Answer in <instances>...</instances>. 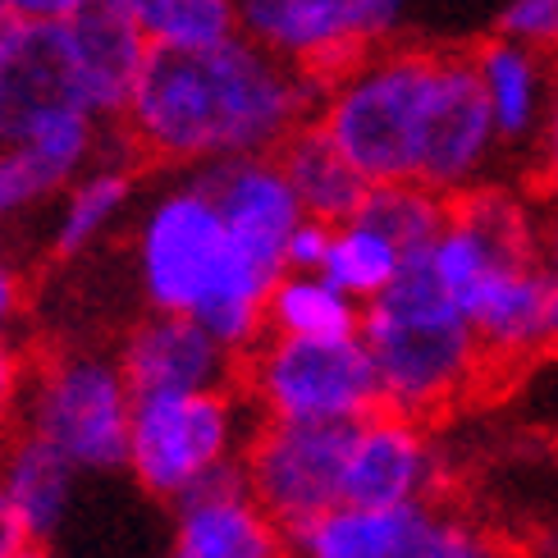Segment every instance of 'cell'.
Listing matches in <instances>:
<instances>
[{
  "label": "cell",
  "instance_id": "obj_14",
  "mask_svg": "<svg viewBox=\"0 0 558 558\" xmlns=\"http://www.w3.org/2000/svg\"><path fill=\"white\" fill-rule=\"evenodd\" d=\"M472 60H476V78L485 92V106H490L504 156L513 160V166L531 170L536 147L545 137V120H549L558 60L531 51V46L504 37V33L481 37L472 46Z\"/></svg>",
  "mask_w": 558,
  "mask_h": 558
},
{
  "label": "cell",
  "instance_id": "obj_31",
  "mask_svg": "<svg viewBox=\"0 0 558 558\" xmlns=\"http://www.w3.org/2000/svg\"><path fill=\"white\" fill-rule=\"evenodd\" d=\"M412 0H362V23H366V41H393L403 37V23H408Z\"/></svg>",
  "mask_w": 558,
  "mask_h": 558
},
{
  "label": "cell",
  "instance_id": "obj_19",
  "mask_svg": "<svg viewBox=\"0 0 558 558\" xmlns=\"http://www.w3.org/2000/svg\"><path fill=\"white\" fill-rule=\"evenodd\" d=\"M275 156H279V166H284L293 193L307 206V216H316V220L339 225L348 216H357V206L371 193L366 174L339 151V143L320 129V120H307L298 133H289Z\"/></svg>",
  "mask_w": 558,
  "mask_h": 558
},
{
  "label": "cell",
  "instance_id": "obj_27",
  "mask_svg": "<svg viewBox=\"0 0 558 558\" xmlns=\"http://www.w3.org/2000/svg\"><path fill=\"white\" fill-rule=\"evenodd\" d=\"M28 371L33 357L19 348V339H0V435L19 426V408H23V389H28Z\"/></svg>",
  "mask_w": 558,
  "mask_h": 558
},
{
  "label": "cell",
  "instance_id": "obj_9",
  "mask_svg": "<svg viewBox=\"0 0 558 558\" xmlns=\"http://www.w3.org/2000/svg\"><path fill=\"white\" fill-rule=\"evenodd\" d=\"M439 490H445V453H439L426 416L376 408L362 422H353L343 499L376 508H408V504H435Z\"/></svg>",
  "mask_w": 558,
  "mask_h": 558
},
{
  "label": "cell",
  "instance_id": "obj_24",
  "mask_svg": "<svg viewBox=\"0 0 558 558\" xmlns=\"http://www.w3.org/2000/svg\"><path fill=\"white\" fill-rule=\"evenodd\" d=\"M60 189L28 151H19L10 143H0V229H10L28 211H37L41 202H51Z\"/></svg>",
  "mask_w": 558,
  "mask_h": 558
},
{
  "label": "cell",
  "instance_id": "obj_36",
  "mask_svg": "<svg viewBox=\"0 0 558 558\" xmlns=\"http://www.w3.org/2000/svg\"><path fill=\"white\" fill-rule=\"evenodd\" d=\"M10 558H51V554H46V545H37V541H28V545H23L19 554H10Z\"/></svg>",
  "mask_w": 558,
  "mask_h": 558
},
{
  "label": "cell",
  "instance_id": "obj_18",
  "mask_svg": "<svg viewBox=\"0 0 558 558\" xmlns=\"http://www.w3.org/2000/svg\"><path fill=\"white\" fill-rule=\"evenodd\" d=\"M137 202V156L129 151V143H120V151H106L101 160L69 179L56 193V220L46 247H51L56 262H78L83 252L97 247L114 225H120Z\"/></svg>",
  "mask_w": 558,
  "mask_h": 558
},
{
  "label": "cell",
  "instance_id": "obj_13",
  "mask_svg": "<svg viewBox=\"0 0 558 558\" xmlns=\"http://www.w3.org/2000/svg\"><path fill=\"white\" fill-rule=\"evenodd\" d=\"M243 37L266 51L284 56L289 64L312 69L316 78H330L366 51L362 0H239Z\"/></svg>",
  "mask_w": 558,
  "mask_h": 558
},
{
  "label": "cell",
  "instance_id": "obj_7",
  "mask_svg": "<svg viewBox=\"0 0 558 558\" xmlns=\"http://www.w3.org/2000/svg\"><path fill=\"white\" fill-rule=\"evenodd\" d=\"M239 385L266 422L353 426L385 408L380 376L366 343L353 339H293L270 335L243 353Z\"/></svg>",
  "mask_w": 558,
  "mask_h": 558
},
{
  "label": "cell",
  "instance_id": "obj_25",
  "mask_svg": "<svg viewBox=\"0 0 558 558\" xmlns=\"http://www.w3.org/2000/svg\"><path fill=\"white\" fill-rule=\"evenodd\" d=\"M495 33L558 60V0H504Z\"/></svg>",
  "mask_w": 558,
  "mask_h": 558
},
{
  "label": "cell",
  "instance_id": "obj_6",
  "mask_svg": "<svg viewBox=\"0 0 558 558\" xmlns=\"http://www.w3.org/2000/svg\"><path fill=\"white\" fill-rule=\"evenodd\" d=\"M137 393L120 357L97 348H56L33 362L19 426L60 449L83 476L120 472L129 462Z\"/></svg>",
  "mask_w": 558,
  "mask_h": 558
},
{
  "label": "cell",
  "instance_id": "obj_29",
  "mask_svg": "<svg viewBox=\"0 0 558 558\" xmlns=\"http://www.w3.org/2000/svg\"><path fill=\"white\" fill-rule=\"evenodd\" d=\"M330 239H335V225L307 216L293 229V239L284 247V270H320L325 252H330Z\"/></svg>",
  "mask_w": 558,
  "mask_h": 558
},
{
  "label": "cell",
  "instance_id": "obj_3",
  "mask_svg": "<svg viewBox=\"0 0 558 558\" xmlns=\"http://www.w3.org/2000/svg\"><path fill=\"white\" fill-rule=\"evenodd\" d=\"M129 252L147 312L193 316L239 357L266 339L275 270L234 243L202 170H183L143 202Z\"/></svg>",
  "mask_w": 558,
  "mask_h": 558
},
{
  "label": "cell",
  "instance_id": "obj_32",
  "mask_svg": "<svg viewBox=\"0 0 558 558\" xmlns=\"http://www.w3.org/2000/svg\"><path fill=\"white\" fill-rule=\"evenodd\" d=\"M87 5H97V0H0V10H5L14 23H51V19H69Z\"/></svg>",
  "mask_w": 558,
  "mask_h": 558
},
{
  "label": "cell",
  "instance_id": "obj_10",
  "mask_svg": "<svg viewBox=\"0 0 558 558\" xmlns=\"http://www.w3.org/2000/svg\"><path fill=\"white\" fill-rule=\"evenodd\" d=\"M495 366L558 353V262L549 252L504 262L458 298Z\"/></svg>",
  "mask_w": 558,
  "mask_h": 558
},
{
  "label": "cell",
  "instance_id": "obj_5",
  "mask_svg": "<svg viewBox=\"0 0 558 558\" xmlns=\"http://www.w3.org/2000/svg\"><path fill=\"white\" fill-rule=\"evenodd\" d=\"M257 426L262 412L239 380L183 393H137L124 472L151 499L179 504L202 485L239 476Z\"/></svg>",
  "mask_w": 558,
  "mask_h": 558
},
{
  "label": "cell",
  "instance_id": "obj_16",
  "mask_svg": "<svg viewBox=\"0 0 558 558\" xmlns=\"http://www.w3.org/2000/svg\"><path fill=\"white\" fill-rule=\"evenodd\" d=\"M445 513L439 504L376 508L343 499L289 536L293 558H426Z\"/></svg>",
  "mask_w": 558,
  "mask_h": 558
},
{
  "label": "cell",
  "instance_id": "obj_21",
  "mask_svg": "<svg viewBox=\"0 0 558 558\" xmlns=\"http://www.w3.org/2000/svg\"><path fill=\"white\" fill-rule=\"evenodd\" d=\"M408 262H412L408 247L393 234H385L376 220L348 216V220L335 225V239H330V252H325L320 270L330 275L339 289L353 293L357 302H371L403 275Z\"/></svg>",
  "mask_w": 558,
  "mask_h": 558
},
{
  "label": "cell",
  "instance_id": "obj_11",
  "mask_svg": "<svg viewBox=\"0 0 558 558\" xmlns=\"http://www.w3.org/2000/svg\"><path fill=\"white\" fill-rule=\"evenodd\" d=\"M120 366L133 393H183L239 380V353L183 312H143L120 339Z\"/></svg>",
  "mask_w": 558,
  "mask_h": 558
},
{
  "label": "cell",
  "instance_id": "obj_2",
  "mask_svg": "<svg viewBox=\"0 0 558 558\" xmlns=\"http://www.w3.org/2000/svg\"><path fill=\"white\" fill-rule=\"evenodd\" d=\"M320 87L312 69L289 64L252 37L206 51L151 46L120 137L137 160L166 170H206L234 156H270L284 137L316 120Z\"/></svg>",
  "mask_w": 558,
  "mask_h": 558
},
{
  "label": "cell",
  "instance_id": "obj_33",
  "mask_svg": "<svg viewBox=\"0 0 558 558\" xmlns=\"http://www.w3.org/2000/svg\"><path fill=\"white\" fill-rule=\"evenodd\" d=\"M23 545H28V536H23V526H19V518H14V508H10L5 490H0V558L19 554Z\"/></svg>",
  "mask_w": 558,
  "mask_h": 558
},
{
  "label": "cell",
  "instance_id": "obj_20",
  "mask_svg": "<svg viewBox=\"0 0 558 558\" xmlns=\"http://www.w3.org/2000/svg\"><path fill=\"white\" fill-rule=\"evenodd\" d=\"M362 307L325 270H279L266 302L270 335L293 339H353L362 330Z\"/></svg>",
  "mask_w": 558,
  "mask_h": 558
},
{
  "label": "cell",
  "instance_id": "obj_1",
  "mask_svg": "<svg viewBox=\"0 0 558 558\" xmlns=\"http://www.w3.org/2000/svg\"><path fill=\"white\" fill-rule=\"evenodd\" d=\"M316 120L366 183H422L453 202L508 166L472 46H366L325 78Z\"/></svg>",
  "mask_w": 558,
  "mask_h": 558
},
{
  "label": "cell",
  "instance_id": "obj_17",
  "mask_svg": "<svg viewBox=\"0 0 558 558\" xmlns=\"http://www.w3.org/2000/svg\"><path fill=\"white\" fill-rule=\"evenodd\" d=\"M78 468L60 449H51L41 435L10 426L0 435V490H5L23 536L46 545L60 536L69 513H74Z\"/></svg>",
  "mask_w": 558,
  "mask_h": 558
},
{
  "label": "cell",
  "instance_id": "obj_34",
  "mask_svg": "<svg viewBox=\"0 0 558 558\" xmlns=\"http://www.w3.org/2000/svg\"><path fill=\"white\" fill-rule=\"evenodd\" d=\"M10 41H14V19L0 10V110H5V83H10Z\"/></svg>",
  "mask_w": 558,
  "mask_h": 558
},
{
  "label": "cell",
  "instance_id": "obj_23",
  "mask_svg": "<svg viewBox=\"0 0 558 558\" xmlns=\"http://www.w3.org/2000/svg\"><path fill=\"white\" fill-rule=\"evenodd\" d=\"M357 216L376 220L385 234L399 239L408 247V257H426L449 220V197L422 189V183H371Z\"/></svg>",
  "mask_w": 558,
  "mask_h": 558
},
{
  "label": "cell",
  "instance_id": "obj_37",
  "mask_svg": "<svg viewBox=\"0 0 558 558\" xmlns=\"http://www.w3.org/2000/svg\"><path fill=\"white\" fill-rule=\"evenodd\" d=\"M554 558H558V545H554Z\"/></svg>",
  "mask_w": 558,
  "mask_h": 558
},
{
  "label": "cell",
  "instance_id": "obj_28",
  "mask_svg": "<svg viewBox=\"0 0 558 558\" xmlns=\"http://www.w3.org/2000/svg\"><path fill=\"white\" fill-rule=\"evenodd\" d=\"M531 189H536L549 206H558V69H554V101H549V120H545V137L536 147V160H531Z\"/></svg>",
  "mask_w": 558,
  "mask_h": 558
},
{
  "label": "cell",
  "instance_id": "obj_12",
  "mask_svg": "<svg viewBox=\"0 0 558 558\" xmlns=\"http://www.w3.org/2000/svg\"><path fill=\"white\" fill-rule=\"evenodd\" d=\"M206 189H211L220 216L229 225L234 243L257 257L266 270H284V247L293 239V229L307 220V206L293 193V183L279 166V156H234L216 160L202 170Z\"/></svg>",
  "mask_w": 558,
  "mask_h": 558
},
{
  "label": "cell",
  "instance_id": "obj_22",
  "mask_svg": "<svg viewBox=\"0 0 558 558\" xmlns=\"http://www.w3.org/2000/svg\"><path fill=\"white\" fill-rule=\"evenodd\" d=\"M120 5L151 46L166 51H206L243 33L239 0H110Z\"/></svg>",
  "mask_w": 558,
  "mask_h": 558
},
{
  "label": "cell",
  "instance_id": "obj_8",
  "mask_svg": "<svg viewBox=\"0 0 558 558\" xmlns=\"http://www.w3.org/2000/svg\"><path fill=\"white\" fill-rule=\"evenodd\" d=\"M348 435H353V426L266 422V416L252 430L243 453V481L289 536L343 504Z\"/></svg>",
  "mask_w": 558,
  "mask_h": 558
},
{
  "label": "cell",
  "instance_id": "obj_30",
  "mask_svg": "<svg viewBox=\"0 0 558 558\" xmlns=\"http://www.w3.org/2000/svg\"><path fill=\"white\" fill-rule=\"evenodd\" d=\"M23 312H28V275L0 247V339H10L19 330Z\"/></svg>",
  "mask_w": 558,
  "mask_h": 558
},
{
  "label": "cell",
  "instance_id": "obj_26",
  "mask_svg": "<svg viewBox=\"0 0 558 558\" xmlns=\"http://www.w3.org/2000/svg\"><path fill=\"white\" fill-rule=\"evenodd\" d=\"M426 558H508V549L490 536V531H481L476 522H462V518L445 513V526H439V536H435Z\"/></svg>",
  "mask_w": 558,
  "mask_h": 558
},
{
  "label": "cell",
  "instance_id": "obj_4",
  "mask_svg": "<svg viewBox=\"0 0 558 558\" xmlns=\"http://www.w3.org/2000/svg\"><path fill=\"white\" fill-rule=\"evenodd\" d=\"M357 339L366 343L371 366L380 376L385 408L426 416V422L453 408L490 366L476 325L439 284L430 257H412L385 293L366 302Z\"/></svg>",
  "mask_w": 558,
  "mask_h": 558
},
{
  "label": "cell",
  "instance_id": "obj_35",
  "mask_svg": "<svg viewBox=\"0 0 558 558\" xmlns=\"http://www.w3.org/2000/svg\"><path fill=\"white\" fill-rule=\"evenodd\" d=\"M545 252H549V257L558 262V206H554V211L545 216Z\"/></svg>",
  "mask_w": 558,
  "mask_h": 558
},
{
  "label": "cell",
  "instance_id": "obj_15",
  "mask_svg": "<svg viewBox=\"0 0 558 558\" xmlns=\"http://www.w3.org/2000/svg\"><path fill=\"white\" fill-rule=\"evenodd\" d=\"M170 558H293L289 531L279 526L257 495L247 490L243 472L174 504Z\"/></svg>",
  "mask_w": 558,
  "mask_h": 558
}]
</instances>
